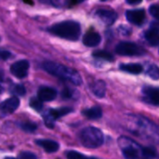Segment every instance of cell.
I'll use <instances>...</instances> for the list:
<instances>
[{
	"label": "cell",
	"mask_w": 159,
	"mask_h": 159,
	"mask_svg": "<svg viewBox=\"0 0 159 159\" xmlns=\"http://www.w3.org/2000/svg\"><path fill=\"white\" fill-rule=\"evenodd\" d=\"M146 74L152 78V79H155V80H157L159 79V67L155 65V64H151L148 68H147V72Z\"/></svg>",
	"instance_id": "cell-20"
},
{
	"label": "cell",
	"mask_w": 159,
	"mask_h": 159,
	"mask_svg": "<svg viewBox=\"0 0 159 159\" xmlns=\"http://www.w3.org/2000/svg\"><path fill=\"white\" fill-rule=\"evenodd\" d=\"M19 105H20V100L17 97H11L4 101L0 106L2 117L9 116L12 113H14L19 107Z\"/></svg>",
	"instance_id": "cell-8"
},
{
	"label": "cell",
	"mask_w": 159,
	"mask_h": 159,
	"mask_svg": "<svg viewBox=\"0 0 159 159\" xmlns=\"http://www.w3.org/2000/svg\"><path fill=\"white\" fill-rule=\"evenodd\" d=\"M10 55H11V54H10L8 51H7V50H2L1 53H0L1 59H2L3 61H6V60L9 59V58H10Z\"/></svg>",
	"instance_id": "cell-30"
},
{
	"label": "cell",
	"mask_w": 159,
	"mask_h": 159,
	"mask_svg": "<svg viewBox=\"0 0 159 159\" xmlns=\"http://www.w3.org/2000/svg\"><path fill=\"white\" fill-rule=\"evenodd\" d=\"M142 154H143V157H148V158H152V157H157V152L152 147H144V148H143L142 149Z\"/></svg>",
	"instance_id": "cell-24"
},
{
	"label": "cell",
	"mask_w": 159,
	"mask_h": 159,
	"mask_svg": "<svg viewBox=\"0 0 159 159\" xmlns=\"http://www.w3.org/2000/svg\"><path fill=\"white\" fill-rule=\"evenodd\" d=\"M82 114L89 119H99L102 116V110L99 106H93L82 111Z\"/></svg>",
	"instance_id": "cell-17"
},
{
	"label": "cell",
	"mask_w": 159,
	"mask_h": 159,
	"mask_svg": "<svg viewBox=\"0 0 159 159\" xmlns=\"http://www.w3.org/2000/svg\"><path fill=\"white\" fill-rule=\"evenodd\" d=\"M127 20L135 25H142L145 20V11L142 8L131 9L126 12Z\"/></svg>",
	"instance_id": "cell-9"
},
{
	"label": "cell",
	"mask_w": 159,
	"mask_h": 159,
	"mask_svg": "<svg viewBox=\"0 0 159 159\" xmlns=\"http://www.w3.org/2000/svg\"><path fill=\"white\" fill-rule=\"evenodd\" d=\"M43 68L46 72L48 74L59 77L62 80L68 81L72 83L73 85L79 86L82 83V78L79 75V73L72 68H69L67 66H64L62 64H59L56 62H44L43 63Z\"/></svg>",
	"instance_id": "cell-1"
},
{
	"label": "cell",
	"mask_w": 159,
	"mask_h": 159,
	"mask_svg": "<svg viewBox=\"0 0 159 159\" xmlns=\"http://www.w3.org/2000/svg\"><path fill=\"white\" fill-rule=\"evenodd\" d=\"M65 156H66V157H67V158H70V159L83 158V157H85V156H84V155H82V154H80V153L76 152V151H68V152H66V153H65Z\"/></svg>",
	"instance_id": "cell-26"
},
{
	"label": "cell",
	"mask_w": 159,
	"mask_h": 159,
	"mask_svg": "<svg viewBox=\"0 0 159 159\" xmlns=\"http://www.w3.org/2000/svg\"><path fill=\"white\" fill-rule=\"evenodd\" d=\"M43 101H41L38 97L37 98H32L31 100H30V106L34 109V110H35V111H41L42 109H43Z\"/></svg>",
	"instance_id": "cell-21"
},
{
	"label": "cell",
	"mask_w": 159,
	"mask_h": 159,
	"mask_svg": "<svg viewBox=\"0 0 159 159\" xmlns=\"http://www.w3.org/2000/svg\"><path fill=\"white\" fill-rule=\"evenodd\" d=\"M19 158H27V159H34L36 158L35 155L30 153V152H22L18 156Z\"/></svg>",
	"instance_id": "cell-28"
},
{
	"label": "cell",
	"mask_w": 159,
	"mask_h": 159,
	"mask_svg": "<svg viewBox=\"0 0 159 159\" xmlns=\"http://www.w3.org/2000/svg\"><path fill=\"white\" fill-rule=\"evenodd\" d=\"M10 91H11V93H14L16 95H19V96H23L25 94V92H26L25 88L22 85H20V84L14 85L10 89Z\"/></svg>",
	"instance_id": "cell-23"
},
{
	"label": "cell",
	"mask_w": 159,
	"mask_h": 159,
	"mask_svg": "<svg viewBox=\"0 0 159 159\" xmlns=\"http://www.w3.org/2000/svg\"><path fill=\"white\" fill-rule=\"evenodd\" d=\"M136 143L130 141V143H127L122 146V152L125 157L127 158H137L139 157V152L137 149Z\"/></svg>",
	"instance_id": "cell-14"
},
{
	"label": "cell",
	"mask_w": 159,
	"mask_h": 159,
	"mask_svg": "<svg viewBox=\"0 0 159 159\" xmlns=\"http://www.w3.org/2000/svg\"><path fill=\"white\" fill-rule=\"evenodd\" d=\"M80 142L87 148H97L103 143V134L99 129L89 127L80 133Z\"/></svg>",
	"instance_id": "cell-3"
},
{
	"label": "cell",
	"mask_w": 159,
	"mask_h": 159,
	"mask_svg": "<svg viewBox=\"0 0 159 159\" xmlns=\"http://www.w3.org/2000/svg\"><path fill=\"white\" fill-rule=\"evenodd\" d=\"M145 39L151 46L159 45V30L157 28H151L144 34Z\"/></svg>",
	"instance_id": "cell-16"
},
{
	"label": "cell",
	"mask_w": 159,
	"mask_h": 159,
	"mask_svg": "<svg viewBox=\"0 0 159 159\" xmlns=\"http://www.w3.org/2000/svg\"><path fill=\"white\" fill-rule=\"evenodd\" d=\"M149 12L154 18L159 20V5H152L149 7Z\"/></svg>",
	"instance_id": "cell-27"
},
{
	"label": "cell",
	"mask_w": 159,
	"mask_h": 159,
	"mask_svg": "<svg viewBox=\"0 0 159 159\" xmlns=\"http://www.w3.org/2000/svg\"><path fill=\"white\" fill-rule=\"evenodd\" d=\"M116 52L121 56H143L145 50L135 43L120 42L116 48Z\"/></svg>",
	"instance_id": "cell-4"
},
{
	"label": "cell",
	"mask_w": 159,
	"mask_h": 159,
	"mask_svg": "<svg viewBox=\"0 0 159 159\" xmlns=\"http://www.w3.org/2000/svg\"><path fill=\"white\" fill-rule=\"evenodd\" d=\"M93 57L95 58H98V59H102V60H105V61H113L114 60V57L113 55L106 51V50H96L92 53Z\"/></svg>",
	"instance_id": "cell-19"
},
{
	"label": "cell",
	"mask_w": 159,
	"mask_h": 159,
	"mask_svg": "<svg viewBox=\"0 0 159 159\" xmlns=\"http://www.w3.org/2000/svg\"><path fill=\"white\" fill-rule=\"evenodd\" d=\"M73 112L72 108L69 107H61V108H57V109H50L45 116H44V121L45 124L48 128H54V123L55 120L58 118L68 115L69 113Z\"/></svg>",
	"instance_id": "cell-5"
},
{
	"label": "cell",
	"mask_w": 159,
	"mask_h": 159,
	"mask_svg": "<svg viewBox=\"0 0 159 159\" xmlns=\"http://www.w3.org/2000/svg\"><path fill=\"white\" fill-rule=\"evenodd\" d=\"M38 98L43 102H51L57 97V91L49 87H41L38 89Z\"/></svg>",
	"instance_id": "cell-12"
},
{
	"label": "cell",
	"mask_w": 159,
	"mask_h": 159,
	"mask_svg": "<svg viewBox=\"0 0 159 159\" xmlns=\"http://www.w3.org/2000/svg\"><path fill=\"white\" fill-rule=\"evenodd\" d=\"M20 128L22 130H24L26 132H34L37 129L36 125L33 122H23L20 124Z\"/></svg>",
	"instance_id": "cell-22"
},
{
	"label": "cell",
	"mask_w": 159,
	"mask_h": 159,
	"mask_svg": "<svg viewBox=\"0 0 159 159\" xmlns=\"http://www.w3.org/2000/svg\"><path fill=\"white\" fill-rule=\"evenodd\" d=\"M48 32L59 37L71 41H76L80 36L81 28L79 23L76 21L66 20L52 25L48 29Z\"/></svg>",
	"instance_id": "cell-2"
},
{
	"label": "cell",
	"mask_w": 159,
	"mask_h": 159,
	"mask_svg": "<svg viewBox=\"0 0 159 159\" xmlns=\"http://www.w3.org/2000/svg\"><path fill=\"white\" fill-rule=\"evenodd\" d=\"M44 4H50L53 6H61L63 2V0H40Z\"/></svg>",
	"instance_id": "cell-29"
},
{
	"label": "cell",
	"mask_w": 159,
	"mask_h": 159,
	"mask_svg": "<svg viewBox=\"0 0 159 159\" xmlns=\"http://www.w3.org/2000/svg\"><path fill=\"white\" fill-rule=\"evenodd\" d=\"M101 40V35L94 31H88L83 36V43L87 47H97Z\"/></svg>",
	"instance_id": "cell-11"
},
{
	"label": "cell",
	"mask_w": 159,
	"mask_h": 159,
	"mask_svg": "<svg viewBox=\"0 0 159 159\" xmlns=\"http://www.w3.org/2000/svg\"><path fill=\"white\" fill-rule=\"evenodd\" d=\"M29 62L26 60L16 61L10 66V73L17 78H24L28 75Z\"/></svg>",
	"instance_id": "cell-7"
},
{
	"label": "cell",
	"mask_w": 159,
	"mask_h": 159,
	"mask_svg": "<svg viewBox=\"0 0 159 159\" xmlns=\"http://www.w3.org/2000/svg\"><path fill=\"white\" fill-rule=\"evenodd\" d=\"M142 92L144 102L154 106H159V88L144 86Z\"/></svg>",
	"instance_id": "cell-6"
},
{
	"label": "cell",
	"mask_w": 159,
	"mask_h": 159,
	"mask_svg": "<svg viewBox=\"0 0 159 159\" xmlns=\"http://www.w3.org/2000/svg\"><path fill=\"white\" fill-rule=\"evenodd\" d=\"M96 16L106 25H112L117 19V14L114 10L99 9L96 11Z\"/></svg>",
	"instance_id": "cell-10"
},
{
	"label": "cell",
	"mask_w": 159,
	"mask_h": 159,
	"mask_svg": "<svg viewBox=\"0 0 159 159\" xmlns=\"http://www.w3.org/2000/svg\"><path fill=\"white\" fill-rule=\"evenodd\" d=\"M126 1H127V3L129 4V5H138V4H140L143 0H126Z\"/></svg>",
	"instance_id": "cell-31"
},
{
	"label": "cell",
	"mask_w": 159,
	"mask_h": 159,
	"mask_svg": "<svg viewBox=\"0 0 159 159\" xmlns=\"http://www.w3.org/2000/svg\"><path fill=\"white\" fill-rule=\"evenodd\" d=\"M119 69L123 72H127L129 74L138 75L143 71V68L141 64L138 63H129V64H120Z\"/></svg>",
	"instance_id": "cell-18"
},
{
	"label": "cell",
	"mask_w": 159,
	"mask_h": 159,
	"mask_svg": "<svg viewBox=\"0 0 159 159\" xmlns=\"http://www.w3.org/2000/svg\"><path fill=\"white\" fill-rule=\"evenodd\" d=\"M34 143L38 146L43 148L47 153H55L60 148L59 143L51 140H36Z\"/></svg>",
	"instance_id": "cell-13"
},
{
	"label": "cell",
	"mask_w": 159,
	"mask_h": 159,
	"mask_svg": "<svg viewBox=\"0 0 159 159\" xmlns=\"http://www.w3.org/2000/svg\"><path fill=\"white\" fill-rule=\"evenodd\" d=\"M101 1H107V0H101Z\"/></svg>",
	"instance_id": "cell-33"
},
{
	"label": "cell",
	"mask_w": 159,
	"mask_h": 159,
	"mask_svg": "<svg viewBox=\"0 0 159 159\" xmlns=\"http://www.w3.org/2000/svg\"><path fill=\"white\" fill-rule=\"evenodd\" d=\"M75 92H76V91H74L73 89H71L69 88H65L61 91V98H63L65 100L71 99L75 96Z\"/></svg>",
	"instance_id": "cell-25"
},
{
	"label": "cell",
	"mask_w": 159,
	"mask_h": 159,
	"mask_svg": "<svg viewBox=\"0 0 159 159\" xmlns=\"http://www.w3.org/2000/svg\"><path fill=\"white\" fill-rule=\"evenodd\" d=\"M91 91L92 93L98 97V98H103L105 96V91H106V85L105 82L102 80H97L93 84H91Z\"/></svg>",
	"instance_id": "cell-15"
},
{
	"label": "cell",
	"mask_w": 159,
	"mask_h": 159,
	"mask_svg": "<svg viewBox=\"0 0 159 159\" xmlns=\"http://www.w3.org/2000/svg\"><path fill=\"white\" fill-rule=\"evenodd\" d=\"M84 0H71L70 2L73 3V4H77V3H80V2H83Z\"/></svg>",
	"instance_id": "cell-32"
}]
</instances>
